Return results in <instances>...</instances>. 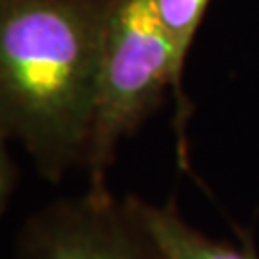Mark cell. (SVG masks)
<instances>
[{
    "mask_svg": "<svg viewBox=\"0 0 259 259\" xmlns=\"http://www.w3.org/2000/svg\"><path fill=\"white\" fill-rule=\"evenodd\" d=\"M10 139L4 135V131L0 129V215L4 213L6 205L10 202V196L14 190V183H16V167L12 161L8 150Z\"/></svg>",
    "mask_w": 259,
    "mask_h": 259,
    "instance_id": "cell-6",
    "label": "cell"
},
{
    "mask_svg": "<svg viewBox=\"0 0 259 259\" xmlns=\"http://www.w3.org/2000/svg\"><path fill=\"white\" fill-rule=\"evenodd\" d=\"M111 0H0V129L37 173L84 165Z\"/></svg>",
    "mask_w": 259,
    "mask_h": 259,
    "instance_id": "cell-1",
    "label": "cell"
},
{
    "mask_svg": "<svg viewBox=\"0 0 259 259\" xmlns=\"http://www.w3.org/2000/svg\"><path fill=\"white\" fill-rule=\"evenodd\" d=\"M159 21L173 40L179 67L185 73L188 50L192 47L209 0H154Z\"/></svg>",
    "mask_w": 259,
    "mask_h": 259,
    "instance_id": "cell-5",
    "label": "cell"
},
{
    "mask_svg": "<svg viewBox=\"0 0 259 259\" xmlns=\"http://www.w3.org/2000/svg\"><path fill=\"white\" fill-rule=\"evenodd\" d=\"M16 259H169L131 196L89 188L45 205L23 223Z\"/></svg>",
    "mask_w": 259,
    "mask_h": 259,
    "instance_id": "cell-3",
    "label": "cell"
},
{
    "mask_svg": "<svg viewBox=\"0 0 259 259\" xmlns=\"http://www.w3.org/2000/svg\"><path fill=\"white\" fill-rule=\"evenodd\" d=\"M131 200L169 259H259L250 238L238 244L209 238L186 221L175 202L157 205L137 196Z\"/></svg>",
    "mask_w": 259,
    "mask_h": 259,
    "instance_id": "cell-4",
    "label": "cell"
},
{
    "mask_svg": "<svg viewBox=\"0 0 259 259\" xmlns=\"http://www.w3.org/2000/svg\"><path fill=\"white\" fill-rule=\"evenodd\" d=\"M167 89L177 98L179 161L186 159V100L183 69L173 40L157 16L154 0H111L104 35L98 96L94 108L84 171L89 188L106 190L121 142L159 108Z\"/></svg>",
    "mask_w": 259,
    "mask_h": 259,
    "instance_id": "cell-2",
    "label": "cell"
}]
</instances>
